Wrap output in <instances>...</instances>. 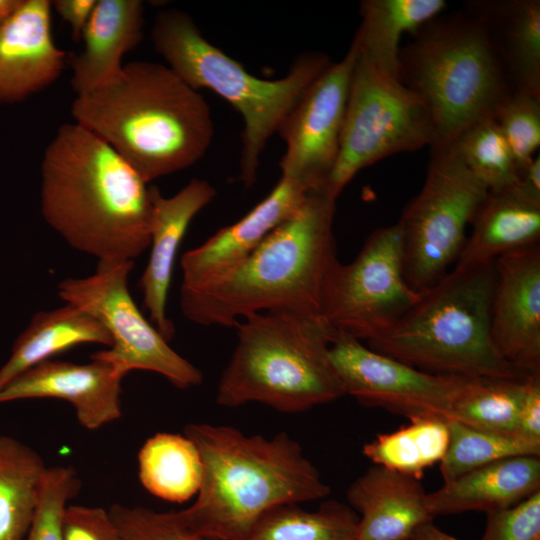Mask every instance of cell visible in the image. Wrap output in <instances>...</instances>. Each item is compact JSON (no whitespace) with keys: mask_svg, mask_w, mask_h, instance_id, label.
<instances>
[{"mask_svg":"<svg viewBox=\"0 0 540 540\" xmlns=\"http://www.w3.org/2000/svg\"><path fill=\"white\" fill-rule=\"evenodd\" d=\"M493 119L512 151L519 173L540 146V97L511 89Z\"/></svg>","mask_w":540,"mask_h":540,"instance_id":"34","label":"cell"},{"mask_svg":"<svg viewBox=\"0 0 540 540\" xmlns=\"http://www.w3.org/2000/svg\"><path fill=\"white\" fill-rule=\"evenodd\" d=\"M410 540H414V539L412 538V539H410Z\"/></svg>","mask_w":540,"mask_h":540,"instance_id":"44","label":"cell"},{"mask_svg":"<svg viewBox=\"0 0 540 540\" xmlns=\"http://www.w3.org/2000/svg\"><path fill=\"white\" fill-rule=\"evenodd\" d=\"M444 0H364L353 39L358 53L379 72L398 79L400 42L446 8ZM399 80V79H398Z\"/></svg>","mask_w":540,"mask_h":540,"instance_id":"26","label":"cell"},{"mask_svg":"<svg viewBox=\"0 0 540 540\" xmlns=\"http://www.w3.org/2000/svg\"><path fill=\"white\" fill-rule=\"evenodd\" d=\"M472 232L454 263L469 270L496 261L503 254L540 242V201L516 185L490 192L471 223Z\"/></svg>","mask_w":540,"mask_h":540,"instance_id":"23","label":"cell"},{"mask_svg":"<svg viewBox=\"0 0 540 540\" xmlns=\"http://www.w3.org/2000/svg\"><path fill=\"white\" fill-rule=\"evenodd\" d=\"M143 26L142 1H96L81 36L82 51L68 56L76 96L104 85L121 72L122 58L141 42Z\"/></svg>","mask_w":540,"mask_h":540,"instance_id":"21","label":"cell"},{"mask_svg":"<svg viewBox=\"0 0 540 540\" xmlns=\"http://www.w3.org/2000/svg\"><path fill=\"white\" fill-rule=\"evenodd\" d=\"M85 343L112 345L108 331L89 313L70 303L36 313L0 368V390L35 365Z\"/></svg>","mask_w":540,"mask_h":540,"instance_id":"25","label":"cell"},{"mask_svg":"<svg viewBox=\"0 0 540 540\" xmlns=\"http://www.w3.org/2000/svg\"><path fill=\"white\" fill-rule=\"evenodd\" d=\"M335 211L336 199L309 192L301 208L241 263L205 284L181 287L183 315L198 325L227 327L267 311L321 316L324 283L338 259Z\"/></svg>","mask_w":540,"mask_h":540,"instance_id":"4","label":"cell"},{"mask_svg":"<svg viewBox=\"0 0 540 540\" xmlns=\"http://www.w3.org/2000/svg\"><path fill=\"white\" fill-rule=\"evenodd\" d=\"M202 481L195 502L173 511L189 532L213 540H246L268 511L330 493L300 444L285 432L248 436L226 425L189 423Z\"/></svg>","mask_w":540,"mask_h":540,"instance_id":"2","label":"cell"},{"mask_svg":"<svg viewBox=\"0 0 540 540\" xmlns=\"http://www.w3.org/2000/svg\"><path fill=\"white\" fill-rule=\"evenodd\" d=\"M97 0H54L51 6L71 27L73 39L80 41Z\"/></svg>","mask_w":540,"mask_h":540,"instance_id":"40","label":"cell"},{"mask_svg":"<svg viewBox=\"0 0 540 540\" xmlns=\"http://www.w3.org/2000/svg\"><path fill=\"white\" fill-rule=\"evenodd\" d=\"M518 432L524 437L540 440V373L528 378L519 414Z\"/></svg>","mask_w":540,"mask_h":540,"instance_id":"39","label":"cell"},{"mask_svg":"<svg viewBox=\"0 0 540 540\" xmlns=\"http://www.w3.org/2000/svg\"><path fill=\"white\" fill-rule=\"evenodd\" d=\"M530 376L469 379L453 403L449 420L479 430L519 434V414Z\"/></svg>","mask_w":540,"mask_h":540,"instance_id":"30","label":"cell"},{"mask_svg":"<svg viewBox=\"0 0 540 540\" xmlns=\"http://www.w3.org/2000/svg\"><path fill=\"white\" fill-rule=\"evenodd\" d=\"M480 540H540V491L511 507L486 513Z\"/></svg>","mask_w":540,"mask_h":540,"instance_id":"37","label":"cell"},{"mask_svg":"<svg viewBox=\"0 0 540 540\" xmlns=\"http://www.w3.org/2000/svg\"><path fill=\"white\" fill-rule=\"evenodd\" d=\"M329 361L344 394L411 420L450 419L453 403L471 378L431 374L334 333Z\"/></svg>","mask_w":540,"mask_h":540,"instance_id":"13","label":"cell"},{"mask_svg":"<svg viewBox=\"0 0 540 540\" xmlns=\"http://www.w3.org/2000/svg\"><path fill=\"white\" fill-rule=\"evenodd\" d=\"M150 194L151 251L138 285L152 325L169 342L175 328L166 315V303L178 247L195 215L215 198L216 189L195 178L171 197L162 196L156 186H150Z\"/></svg>","mask_w":540,"mask_h":540,"instance_id":"19","label":"cell"},{"mask_svg":"<svg viewBox=\"0 0 540 540\" xmlns=\"http://www.w3.org/2000/svg\"><path fill=\"white\" fill-rule=\"evenodd\" d=\"M64 540H121L109 511L99 507L69 505L63 516Z\"/></svg>","mask_w":540,"mask_h":540,"instance_id":"38","label":"cell"},{"mask_svg":"<svg viewBox=\"0 0 540 540\" xmlns=\"http://www.w3.org/2000/svg\"><path fill=\"white\" fill-rule=\"evenodd\" d=\"M452 144L465 166L490 192H499L517 184L515 159L493 118L472 124Z\"/></svg>","mask_w":540,"mask_h":540,"instance_id":"33","label":"cell"},{"mask_svg":"<svg viewBox=\"0 0 540 540\" xmlns=\"http://www.w3.org/2000/svg\"><path fill=\"white\" fill-rule=\"evenodd\" d=\"M22 2L23 0H0V26L17 12Z\"/></svg>","mask_w":540,"mask_h":540,"instance_id":"43","label":"cell"},{"mask_svg":"<svg viewBox=\"0 0 540 540\" xmlns=\"http://www.w3.org/2000/svg\"><path fill=\"white\" fill-rule=\"evenodd\" d=\"M235 327L237 344L219 380V405L259 402L293 413L345 395L328 357L335 332L321 316L267 311Z\"/></svg>","mask_w":540,"mask_h":540,"instance_id":"5","label":"cell"},{"mask_svg":"<svg viewBox=\"0 0 540 540\" xmlns=\"http://www.w3.org/2000/svg\"><path fill=\"white\" fill-rule=\"evenodd\" d=\"M400 50L399 81L426 106L431 148L452 144L472 124L493 118L512 89L480 20L465 14L436 17Z\"/></svg>","mask_w":540,"mask_h":540,"instance_id":"7","label":"cell"},{"mask_svg":"<svg viewBox=\"0 0 540 540\" xmlns=\"http://www.w3.org/2000/svg\"><path fill=\"white\" fill-rule=\"evenodd\" d=\"M431 149L424 184L397 222L405 278L418 293L449 272L464 246L467 227L489 193L453 144Z\"/></svg>","mask_w":540,"mask_h":540,"instance_id":"9","label":"cell"},{"mask_svg":"<svg viewBox=\"0 0 540 540\" xmlns=\"http://www.w3.org/2000/svg\"><path fill=\"white\" fill-rule=\"evenodd\" d=\"M139 479L152 495L181 503L197 494L202 460L185 435L160 432L146 440L138 454Z\"/></svg>","mask_w":540,"mask_h":540,"instance_id":"28","label":"cell"},{"mask_svg":"<svg viewBox=\"0 0 540 540\" xmlns=\"http://www.w3.org/2000/svg\"><path fill=\"white\" fill-rule=\"evenodd\" d=\"M358 517L345 504L328 501L317 510L282 505L264 514L246 540H356Z\"/></svg>","mask_w":540,"mask_h":540,"instance_id":"31","label":"cell"},{"mask_svg":"<svg viewBox=\"0 0 540 540\" xmlns=\"http://www.w3.org/2000/svg\"><path fill=\"white\" fill-rule=\"evenodd\" d=\"M71 114L147 183L195 164L214 135L203 95L168 66L149 61L130 62L111 81L77 95Z\"/></svg>","mask_w":540,"mask_h":540,"instance_id":"3","label":"cell"},{"mask_svg":"<svg viewBox=\"0 0 540 540\" xmlns=\"http://www.w3.org/2000/svg\"><path fill=\"white\" fill-rule=\"evenodd\" d=\"M88 364L46 360L18 375L0 390V403L32 398L69 402L79 423L97 429L121 417V380L108 362Z\"/></svg>","mask_w":540,"mask_h":540,"instance_id":"16","label":"cell"},{"mask_svg":"<svg viewBox=\"0 0 540 540\" xmlns=\"http://www.w3.org/2000/svg\"><path fill=\"white\" fill-rule=\"evenodd\" d=\"M467 12L485 26L510 87L540 97V1H472Z\"/></svg>","mask_w":540,"mask_h":540,"instance_id":"24","label":"cell"},{"mask_svg":"<svg viewBox=\"0 0 540 540\" xmlns=\"http://www.w3.org/2000/svg\"><path fill=\"white\" fill-rule=\"evenodd\" d=\"M109 514L121 540H213L189 532L177 521L173 511L157 512L114 504Z\"/></svg>","mask_w":540,"mask_h":540,"instance_id":"36","label":"cell"},{"mask_svg":"<svg viewBox=\"0 0 540 540\" xmlns=\"http://www.w3.org/2000/svg\"><path fill=\"white\" fill-rule=\"evenodd\" d=\"M79 487L80 480L73 468H47L26 540H64V512Z\"/></svg>","mask_w":540,"mask_h":540,"instance_id":"35","label":"cell"},{"mask_svg":"<svg viewBox=\"0 0 540 540\" xmlns=\"http://www.w3.org/2000/svg\"><path fill=\"white\" fill-rule=\"evenodd\" d=\"M433 142L431 119L420 98L358 53L338 157L323 191L337 199L363 168L390 155L431 147Z\"/></svg>","mask_w":540,"mask_h":540,"instance_id":"10","label":"cell"},{"mask_svg":"<svg viewBox=\"0 0 540 540\" xmlns=\"http://www.w3.org/2000/svg\"><path fill=\"white\" fill-rule=\"evenodd\" d=\"M47 467L20 441L0 436V540H23L38 504Z\"/></svg>","mask_w":540,"mask_h":540,"instance_id":"27","label":"cell"},{"mask_svg":"<svg viewBox=\"0 0 540 540\" xmlns=\"http://www.w3.org/2000/svg\"><path fill=\"white\" fill-rule=\"evenodd\" d=\"M414 540H457L453 536L440 530L432 522L420 526L413 535Z\"/></svg>","mask_w":540,"mask_h":540,"instance_id":"42","label":"cell"},{"mask_svg":"<svg viewBox=\"0 0 540 540\" xmlns=\"http://www.w3.org/2000/svg\"><path fill=\"white\" fill-rule=\"evenodd\" d=\"M448 442L447 420L420 418L378 435L364 444L362 453L374 465L421 478L426 468L441 462Z\"/></svg>","mask_w":540,"mask_h":540,"instance_id":"29","label":"cell"},{"mask_svg":"<svg viewBox=\"0 0 540 540\" xmlns=\"http://www.w3.org/2000/svg\"><path fill=\"white\" fill-rule=\"evenodd\" d=\"M540 491V459L518 456L502 459L444 482L427 493L430 515L485 513L511 507Z\"/></svg>","mask_w":540,"mask_h":540,"instance_id":"22","label":"cell"},{"mask_svg":"<svg viewBox=\"0 0 540 540\" xmlns=\"http://www.w3.org/2000/svg\"><path fill=\"white\" fill-rule=\"evenodd\" d=\"M134 261H98L96 271L84 278H67L57 285L58 295L98 320L112 345L91 359L110 363L125 376L147 370L165 377L180 389L197 386L202 373L180 356L136 306L128 289Z\"/></svg>","mask_w":540,"mask_h":540,"instance_id":"12","label":"cell"},{"mask_svg":"<svg viewBox=\"0 0 540 540\" xmlns=\"http://www.w3.org/2000/svg\"><path fill=\"white\" fill-rule=\"evenodd\" d=\"M448 428L447 451L439 463L444 482L502 459L540 456V440L479 430L454 420H448Z\"/></svg>","mask_w":540,"mask_h":540,"instance_id":"32","label":"cell"},{"mask_svg":"<svg viewBox=\"0 0 540 540\" xmlns=\"http://www.w3.org/2000/svg\"><path fill=\"white\" fill-rule=\"evenodd\" d=\"M495 267L493 347L511 365L540 373V243L501 255Z\"/></svg>","mask_w":540,"mask_h":540,"instance_id":"15","label":"cell"},{"mask_svg":"<svg viewBox=\"0 0 540 540\" xmlns=\"http://www.w3.org/2000/svg\"><path fill=\"white\" fill-rule=\"evenodd\" d=\"M357 54L352 41L345 56L306 88L277 131L286 146L281 176L309 192L323 190L335 166Z\"/></svg>","mask_w":540,"mask_h":540,"instance_id":"14","label":"cell"},{"mask_svg":"<svg viewBox=\"0 0 540 540\" xmlns=\"http://www.w3.org/2000/svg\"><path fill=\"white\" fill-rule=\"evenodd\" d=\"M420 478L374 465L349 486L347 499L361 515L356 540H410L432 522Z\"/></svg>","mask_w":540,"mask_h":540,"instance_id":"20","label":"cell"},{"mask_svg":"<svg viewBox=\"0 0 540 540\" xmlns=\"http://www.w3.org/2000/svg\"><path fill=\"white\" fill-rule=\"evenodd\" d=\"M420 295L406 281L402 234L395 223L374 230L351 263H333L320 315L334 332L369 343L392 329Z\"/></svg>","mask_w":540,"mask_h":540,"instance_id":"11","label":"cell"},{"mask_svg":"<svg viewBox=\"0 0 540 540\" xmlns=\"http://www.w3.org/2000/svg\"><path fill=\"white\" fill-rule=\"evenodd\" d=\"M516 186L530 198L540 201V156L537 154L518 173Z\"/></svg>","mask_w":540,"mask_h":540,"instance_id":"41","label":"cell"},{"mask_svg":"<svg viewBox=\"0 0 540 540\" xmlns=\"http://www.w3.org/2000/svg\"><path fill=\"white\" fill-rule=\"evenodd\" d=\"M308 194L301 183L281 176L273 190L243 218L183 254L181 287L205 284L241 263L301 208Z\"/></svg>","mask_w":540,"mask_h":540,"instance_id":"18","label":"cell"},{"mask_svg":"<svg viewBox=\"0 0 540 540\" xmlns=\"http://www.w3.org/2000/svg\"><path fill=\"white\" fill-rule=\"evenodd\" d=\"M51 9L49 0H23L0 26V102L25 100L61 76L68 55L54 42Z\"/></svg>","mask_w":540,"mask_h":540,"instance_id":"17","label":"cell"},{"mask_svg":"<svg viewBox=\"0 0 540 540\" xmlns=\"http://www.w3.org/2000/svg\"><path fill=\"white\" fill-rule=\"evenodd\" d=\"M150 186L109 144L77 123L59 127L41 163V212L72 248L134 261L150 246Z\"/></svg>","mask_w":540,"mask_h":540,"instance_id":"1","label":"cell"},{"mask_svg":"<svg viewBox=\"0 0 540 540\" xmlns=\"http://www.w3.org/2000/svg\"><path fill=\"white\" fill-rule=\"evenodd\" d=\"M495 262L449 270L387 333L368 343L376 352L418 370L464 378L524 379L490 337Z\"/></svg>","mask_w":540,"mask_h":540,"instance_id":"6","label":"cell"},{"mask_svg":"<svg viewBox=\"0 0 540 540\" xmlns=\"http://www.w3.org/2000/svg\"><path fill=\"white\" fill-rule=\"evenodd\" d=\"M151 37L168 67L195 90H212L243 119L241 180L256 179L259 158L306 88L330 65L322 53L298 57L276 80L250 74L239 62L210 43L187 13L169 9L155 17Z\"/></svg>","mask_w":540,"mask_h":540,"instance_id":"8","label":"cell"}]
</instances>
